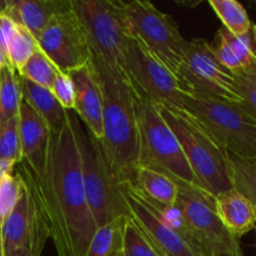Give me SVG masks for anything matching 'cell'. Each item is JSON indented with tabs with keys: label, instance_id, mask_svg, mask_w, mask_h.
<instances>
[{
	"label": "cell",
	"instance_id": "6",
	"mask_svg": "<svg viewBox=\"0 0 256 256\" xmlns=\"http://www.w3.org/2000/svg\"><path fill=\"white\" fill-rule=\"evenodd\" d=\"M86 36L92 56L120 70L129 42L126 2L122 0H72Z\"/></svg>",
	"mask_w": 256,
	"mask_h": 256
},
{
	"label": "cell",
	"instance_id": "31",
	"mask_svg": "<svg viewBox=\"0 0 256 256\" xmlns=\"http://www.w3.org/2000/svg\"><path fill=\"white\" fill-rule=\"evenodd\" d=\"M22 192V180L18 172L9 175L0 182V228L14 212Z\"/></svg>",
	"mask_w": 256,
	"mask_h": 256
},
{
	"label": "cell",
	"instance_id": "35",
	"mask_svg": "<svg viewBox=\"0 0 256 256\" xmlns=\"http://www.w3.org/2000/svg\"><path fill=\"white\" fill-rule=\"evenodd\" d=\"M16 165L12 162H6V160H0V182L9 175L14 174V169Z\"/></svg>",
	"mask_w": 256,
	"mask_h": 256
},
{
	"label": "cell",
	"instance_id": "27",
	"mask_svg": "<svg viewBox=\"0 0 256 256\" xmlns=\"http://www.w3.org/2000/svg\"><path fill=\"white\" fill-rule=\"evenodd\" d=\"M232 88L240 109L256 119V65L235 72Z\"/></svg>",
	"mask_w": 256,
	"mask_h": 256
},
{
	"label": "cell",
	"instance_id": "14",
	"mask_svg": "<svg viewBox=\"0 0 256 256\" xmlns=\"http://www.w3.org/2000/svg\"><path fill=\"white\" fill-rule=\"evenodd\" d=\"M74 85V110L86 130L102 140V99L99 82L92 64L69 72Z\"/></svg>",
	"mask_w": 256,
	"mask_h": 256
},
{
	"label": "cell",
	"instance_id": "33",
	"mask_svg": "<svg viewBox=\"0 0 256 256\" xmlns=\"http://www.w3.org/2000/svg\"><path fill=\"white\" fill-rule=\"evenodd\" d=\"M52 92L65 110H74V85L69 74H65L58 69L56 76L52 82Z\"/></svg>",
	"mask_w": 256,
	"mask_h": 256
},
{
	"label": "cell",
	"instance_id": "36",
	"mask_svg": "<svg viewBox=\"0 0 256 256\" xmlns=\"http://www.w3.org/2000/svg\"><path fill=\"white\" fill-rule=\"evenodd\" d=\"M8 62H5V59H4V56H2V52H0V70L2 69V66H4V65H6ZM9 65V64H8Z\"/></svg>",
	"mask_w": 256,
	"mask_h": 256
},
{
	"label": "cell",
	"instance_id": "18",
	"mask_svg": "<svg viewBox=\"0 0 256 256\" xmlns=\"http://www.w3.org/2000/svg\"><path fill=\"white\" fill-rule=\"evenodd\" d=\"M210 46L220 64L232 74L254 66L256 65L255 25L242 36L232 34L224 26L220 28L215 42Z\"/></svg>",
	"mask_w": 256,
	"mask_h": 256
},
{
	"label": "cell",
	"instance_id": "12",
	"mask_svg": "<svg viewBox=\"0 0 256 256\" xmlns=\"http://www.w3.org/2000/svg\"><path fill=\"white\" fill-rule=\"evenodd\" d=\"M36 40L40 50L65 74L85 66L92 60L86 36L72 9L56 15Z\"/></svg>",
	"mask_w": 256,
	"mask_h": 256
},
{
	"label": "cell",
	"instance_id": "3",
	"mask_svg": "<svg viewBox=\"0 0 256 256\" xmlns=\"http://www.w3.org/2000/svg\"><path fill=\"white\" fill-rule=\"evenodd\" d=\"M72 114L82 160L85 196L96 229L118 218L130 216L125 184L112 172L102 142L82 128L72 110Z\"/></svg>",
	"mask_w": 256,
	"mask_h": 256
},
{
	"label": "cell",
	"instance_id": "4",
	"mask_svg": "<svg viewBox=\"0 0 256 256\" xmlns=\"http://www.w3.org/2000/svg\"><path fill=\"white\" fill-rule=\"evenodd\" d=\"M138 129L136 168L162 172L179 185L200 188L179 140L160 114L159 106L134 95Z\"/></svg>",
	"mask_w": 256,
	"mask_h": 256
},
{
	"label": "cell",
	"instance_id": "19",
	"mask_svg": "<svg viewBox=\"0 0 256 256\" xmlns=\"http://www.w3.org/2000/svg\"><path fill=\"white\" fill-rule=\"evenodd\" d=\"M215 199V209L224 226L234 236L242 239L255 226L256 205L235 190L219 194Z\"/></svg>",
	"mask_w": 256,
	"mask_h": 256
},
{
	"label": "cell",
	"instance_id": "23",
	"mask_svg": "<svg viewBox=\"0 0 256 256\" xmlns=\"http://www.w3.org/2000/svg\"><path fill=\"white\" fill-rule=\"evenodd\" d=\"M232 190L256 205V158L228 152Z\"/></svg>",
	"mask_w": 256,
	"mask_h": 256
},
{
	"label": "cell",
	"instance_id": "22",
	"mask_svg": "<svg viewBox=\"0 0 256 256\" xmlns=\"http://www.w3.org/2000/svg\"><path fill=\"white\" fill-rule=\"evenodd\" d=\"M129 218H118L98 228L85 256H122L125 224Z\"/></svg>",
	"mask_w": 256,
	"mask_h": 256
},
{
	"label": "cell",
	"instance_id": "15",
	"mask_svg": "<svg viewBox=\"0 0 256 256\" xmlns=\"http://www.w3.org/2000/svg\"><path fill=\"white\" fill-rule=\"evenodd\" d=\"M72 9V0H0V12L29 30L35 39L56 15Z\"/></svg>",
	"mask_w": 256,
	"mask_h": 256
},
{
	"label": "cell",
	"instance_id": "13",
	"mask_svg": "<svg viewBox=\"0 0 256 256\" xmlns=\"http://www.w3.org/2000/svg\"><path fill=\"white\" fill-rule=\"evenodd\" d=\"M125 199L132 219L142 230L160 255L204 256L175 228L165 222L158 210L130 184H125Z\"/></svg>",
	"mask_w": 256,
	"mask_h": 256
},
{
	"label": "cell",
	"instance_id": "29",
	"mask_svg": "<svg viewBox=\"0 0 256 256\" xmlns=\"http://www.w3.org/2000/svg\"><path fill=\"white\" fill-rule=\"evenodd\" d=\"M0 160L20 164L22 160L19 115L0 124Z\"/></svg>",
	"mask_w": 256,
	"mask_h": 256
},
{
	"label": "cell",
	"instance_id": "11",
	"mask_svg": "<svg viewBox=\"0 0 256 256\" xmlns=\"http://www.w3.org/2000/svg\"><path fill=\"white\" fill-rule=\"evenodd\" d=\"M176 76L184 94L232 102L239 106L232 88L234 74L220 64L205 40H188L184 60L178 69Z\"/></svg>",
	"mask_w": 256,
	"mask_h": 256
},
{
	"label": "cell",
	"instance_id": "25",
	"mask_svg": "<svg viewBox=\"0 0 256 256\" xmlns=\"http://www.w3.org/2000/svg\"><path fill=\"white\" fill-rule=\"evenodd\" d=\"M209 4L222 22V26L232 34L242 36L254 26L245 8L236 0H210Z\"/></svg>",
	"mask_w": 256,
	"mask_h": 256
},
{
	"label": "cell",
	"instance_id": "2",
	"mask_svg": "<svg viewBox=\"0 0 256 256\" xmlns=\"http://www.w3.org/2000/svg\"><path fill=\"white\" fill-rule=\"evenodd\" d=\"M90 64L102 92V148L118 179L122 184H129L138 162L134 94L122 72L108 66L94 56Z\"/></svg>",
	"mask_w": 256,
	"mask_h": 256
},
{
	"label": "cell",
	"instance_id": "37",
	"mask_svg": "<svg viewBox=\"0 0 256 256\" xmlns=\"http://www.w3.org/2000/svg\"><path fill=\"white\" fill-rule=\"evenodd\" d=\"M218 256H236V255H232V254H222V255H218Z\"/></svg>",
	"mask_w": 256,
	"mask_h": 256
},
{
	"label": "cell",
	"instance_id": "20",
	"mask_svg": "<svg viewBox=\"0 0 256 256\" xmlns=\"http://www.w3.org/2000/svg\"><path fill=\"white\" fill-rule=\"evenodd\" d=\"M22 102L29 105L45 122L50 132H59L69 120V112L60 105L52 90L20 78Z\"/></svg>",
	"mask_w": 256,
	"mask_h": 256
},
{
	"label": "cell",
	"instance_id": "34",
	"mask_svg": "<svg viewBox=\"0 0 256 256\" xmlns=\"http://www.w3.org/2000/svg\"><path fill=\"white\" fill-rule=\"evenodd\" d=\"M18 28H19V25L12 18L0 12V52H2V56L8 64H9V59H8L9 46L14 39L15 34H16Z\"/></svg>",
	"mask_w": 256,
	"mask_h": 256
},
{
	"label": "cell",
	"instance_id": "10",
	"mask_svg": "<svg viewBox=\"0 0 256 256\" xmlns=\"http://www.w3.org/2000/svg\"><path fill=\"white\" fill-rule=\"evenodd\" d=\"M125 12L129 36L139 40L176 74L184 60L188 40L182 38L175 20L148 0L126 2Z\"/></svg>",
	"mask_w": 256,
	"mask_h": 256
},
{
	"label": "cell",
	"instance_id": "5",
	"mask_svg": "<svg viewBox=\"0 0 256 256\" xmlns=\"http://www.w3.org/2000/svg\"><path fill=\"white\" fill-rule=\"evenodd\" d=\"M159 109L162 119L179 140L200 188L212 198L232 190L226 150L216 144L185 112Z\"/></svg>",
	"mask_w": 256,
	"mask_h": 256
},
{
	"label": "cell",
	"instance_id": "9",
	"mask_svg": "<svg viewBox=\"0 0 256 256\" xmlns=\"http://www.w3.org/2000/svg\"><path fill=\"white\" fill-rule=\"evenodd\" d=\"M175 206L205 256H245L239 238L234 236L218 216L215 199L202 188L179 185Z\"/></svg>",
	"mask_w": 256,
	"mask_h": 256
},
{
	"label": "cell",
	"instance_id": "24",
	"mask_svg": "<svg viewBox=\"0 0 256 256\" xmlns=\"http://www.w3.org/2000/svg\"><path fill=\"white\" fill-rule=\"evenodd\" d=\"M22 104L20 76L10 65L0 70V124L19 115Z\"/></svg>",
	"mask_w": 256,
	"mask_h": 256
},
{
	"label": "cell",
	"instance_id": "26",
	"mask_svg": "<svg viewBox=\"0 0 256 256\" xmlns=\"http://www.w3.org/2000/svg\"><path fill=\"white\" fill-rule=\"evenodd\" d=\"M58 68L52 62V60L39 49L32 55L26 64L16 72L20 78L26 79L39 86L52 90V82L56 76Z\"/></svg>",
	"mask_w": 256,
	"mask_h": 256
},
{
	"label": "cell",
	"instance_id": "32",
	"mask_svg": "<svg viewBox=\"0 0 256 256\" xmlns=\"http://www.w3.org/2000/svg\"><path fill=\"white\" fill-rule=\"evenodd\" d=\"M48 240H49V234L46 232V228H45L42 218L39 216L36 209H35V224L29 244L15 252L12 256H42V252Z\"/></svg>",
	"mask_w": 256,
	"mask_h": 256
},
{
	"label": "cell",
	"instance_id": "28",
	"mask_svg": "<svg viewBox=\"0 0 256 256\" xmlns=\"http://www.w3.org/2000/svg\"><path fill=\"white\" fill-rule=\"evenodd\" d=\"M38 49L39 44L34 35L24 26H19L9 46V52H8L9 65L15 72H19Z\"/></svg>",
	"mask_w": 256,
	"mask_h": 256
},
{
	"label": "cell",
	"instance_id": "7",
	"mask_svg": "<svg viewBox=\"0 0 256 256\" xmlns=\"http://www.w3.org/2000/svg\"><path fill=\"white\" fill-rule=\"evenodd\" d=\"M182 112L228 152L256 158V119L245 114L238 105L184 94Z\"/></svg>",
	"mask_w": 256,
	"mask_h": 256
},
{
	"label": "cell",
	"instance_id": "17",
	"mask_svg": "<svg viewBox=\"0 0 256 256\" xmlns=\"http://www.w3.org/2000/svg\"><path fill=\"white\" fill-rule=\"evenodd\" d=\"M35 224V209L22 182V192L14 212L0 228V256H12L29 244Z\"/></svg>",
	"mask_w": 256,
	"mask_h": 256
},
{
	"label": "cell",
	"instance_id": "1",
	"mask_svg": "<svg viewBox=\"0 0 256 256\" xmlns=\"http://www.w3.org/2000/svg\"><path fill=\"white\" fill-rule=\"evenodd\" d=\"M18 174L42 218L58 256H85L96 230L85 196L82 160L72 114L59 132H50L44 168L35 174L20 162Z\"/></svg>",
	"mask_w": 256,
	"mask_h": 256
},
{
	"label": "cell",
	"instance_id": "30",
	"mask_svg": "<svg viewBox=\"0 0 256 256\" xmlns=\"http://www.w3.org/2000/svg\"><path fill=\"white\" fill-rule=\"evenodd\" d=\"M122 256H162L132 218L125 224Z\"/></svg>",
	"mask_w": 256,
	"mask_h": 256
},
{
	"label": "cell",
	"instance_id": "16",
	"mask_svg": "<svg viewBox=\"0 0 256 256\" xmlns=\"http://www.w3.org/2000/svg\"><path fill=\"white\" fill-rule=\"evenodd\" d=\"M19 132L22 162L35 174H40L46 159L50 132L39 115L25 102H22L19 110Z\"/></svg>",
	"mask_w": 256,
	"mask_h": 256
},
{
	"label": "cell",
	"instance_id": "21",
	"mask_svg": "<svg viewBox=\"0 0 256 256\" xmlns=\"http://www.w3.org/2000/svg\"><path fill=\"white\" fill-rule=\"evenodd\" d=\"M129 184L146 199L168 206L175 205L179 192V184L176 182L146 168H136L134 178Z\"/></svg>",
	"mask_w": 256,
	"mask_h": 256
},
{
	"label": "cell",
	"instance_id": "8",
	"mask_svg": "<svg viewBox=\"0 0 256 256\" xmlns=\"http://www.w3.org/2000/svg\"><path fill=\"white\" fill-rule=\"evenodd\" d=\"M120 70L135 96L182 112L184 92L176 74L135 38L129 39Z\"/></svg>",
	"mask_w": 256,
	"mask_h": 256
}]
</instances>
